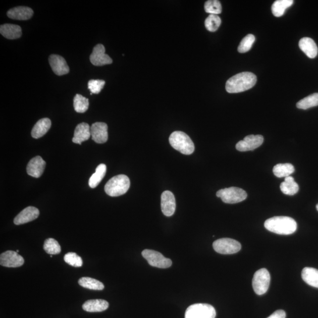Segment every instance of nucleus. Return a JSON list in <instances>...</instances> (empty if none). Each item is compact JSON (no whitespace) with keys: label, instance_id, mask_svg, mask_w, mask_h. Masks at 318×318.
I'll return each instance as SVG.
<instances>
[{"label":"nucleus","instance_id":"1","mask_svg":"<svg viewBox=\"0 0 318 318\" xmlns=\"http://www.w3.org/2000/svg\"><path fill=\"white\" fill-rule=\"evenodd\" d=\"M257 77L251 72H242L230 78L226 83L229 93H238L252 88L256 84Z\"/></svg>","mask_w":318,"mask_h":318},{"label":"nucleus","instance_id":"2","mask_svg":"<svg viewBox=\"0 0 318 318\" xmlns=\"http://www.w3.org/2000/svg\"><path fill=\"white\" fill-rule=\"evenodd\" d=\"M264 228L278 235H291L296 232L297 224L294 219L288 217H275L267 219Z\"/></svg>","mask_w":318,"mask_h":318},{"label":"nucleus","instance_id":"3","mask_svg":"<svg viewBox=\"0 0 318 318\" xmlns=\"http://www.w3.org/2000/svg\"><path fill=\"white\" fill-rule=\"evenodd\" d=\"M130 179L126 175H120L113 177L105 184L106 194L112 197H117L125 194L129 189Z\"/></svg>","mask_w":318,"mask_h":318},{"label":"nucleus","instance_id":"4","mask_svg":"<svg viewBox=\"0 0 318 318\" xmlns=\"http://www.w3.org/2000/svg\"><path fill=\"white\" fill-rule=\"evenodd\" d=\"M169 143L172 147L183 154L190 155L194 151V145L192 139L186 133L176 131L169 137Z\"/></svg>","mask_w":318,"mask_h":318},{"label":"nucleus","instance_id":"5","mask_svg":"<svg viewBox=\"0 0 318 318\" xmlns=\"http://www.w3.org/2000/svg\"><path fill=\"white\" fill-rule=\"evenodd\" d=\"M216 316L215 307L207 303L193 304L185 312V318H215Z\"/></svg>","mask_w":318,"mask_h":318},{"label":"nucleus","instance_id":"6","mask_svg":"<svg viewBox=\"0 0 318 318\" xmlns=\"http://www.w3.org/2000/svg\"><path fill=\"white\" fill-rule=\"evenodd\" d=\"M217 196L225 203L235 204L245 200L247 196L245 190L236 187L219 190Z\"/></svg>","mask_w":318,"mask_h":318},{"label":"nucleus","instance_id":"7","mask_svg":"<svg viewBox=\"0 0 318 318\" xmlns=\"http://www.w3.org/2000/svg\"><path fill=\"white\" fill-rule=\"evenodd\" d=\"M271 276L265 268H261L254 274L252 286L254 292L258 295H262L270 287Z\"/></svg>","mask_w":318,"mask_h":318},{"label":"nucleus","instance_id":"8","mask_svg":"<svg viewBox=\"0 0 318 318\" xmlns=\"http://www.w3.org/2000/svg\"><path fill=\"white\" fill-rule=\"evenodd\" d=\"M216 252L223 254L238 253L241 249V244L237 240L230 238L219 239L213 243Z\"/></svg>","mask_w":318,"mask_h":318},{"label":"nucleus","instance_id":"9","mask_svg":"<svg viewBox=\"0 0 318 318\" xmlns=\"http://www.w3.org/2000/svg\"><path fill=\"white\" fill-rule=\"evenodd\" d=\"M141 254L151 267L166 269L172 266V260L169 258L165 257L162 253L157 252V251L145 249Z\"/></svg>","mask_w":318,"mask_h":318},{"label":"nucleus","instance_id":"10","mask_svg":"<svg viewBox=\"0 0 318 318\" xmlns=\"http://www.w3.org/2000/svg\"><path fill=\"white\" fill-rule=\"evenodd\" d=\"M263 137L261 135L247 136L236 145V149L240 151H251L256 149L263 143Z\"/></svg>","mask_w":318,"mask_h":318},{"label":"nucleus","instance_id":"11","mask_svg":"<svg viewBox=\"0 0 318 318\" xmlns=\"http://www.w3.org/2000/svg\"><path fill=\"white\" fill-rule=\"evenodd\" d=\"M105 51L103 45L98 44L95 46L90 57L92 65L95 66H102L111 65L113 63L112 59L105 54Z\"/></svg>","mask_w":318,"mask_h":318},{"label":"nucleus","instance_id":"12","mask_svg":"<svg viewBox=\"0 0 318 318\" xmlns=\"http://www.w3.org/2000/svg\"><path fill=\"white\" fill-rule=\"evenodd\" d=\"M24 263L23 257L17 252L8 250L0 255V264L7 268H18Z\"/></svg>","mask_w":318,"mask_h":318},{"label":"nucleus","instance_id":"13","mask_svg":"<svg viewBox=\"0 0 318 318\" xmlns=\"http://www.w3.org/2000/svg\"><path fill=\"white\" fill-rule=\"evenodd\" d=\"M108 126L107 124L102 122H96L90 127L92 140L98 144H102L108 140Z\"/></svg>","mask_w":318,"mask_h":318},{"label":"nucleus","instance_id":"14","mask_svg":"<svg viewBox=\"0 0 318 318\" xmlns=\"http://www.w3.org/2000/svg\"><path fill=\"white\" fill-rule=\"evenodd\" d=\"M176 199L174 194L171 191L166 190L161 196V208L162 213L166 217H172L176 210Z\"/></svg>","mask_w":318,"mask_h":318},{"label":"nucleus","instance_id":"15","mask_svg":"<svg viewBox=\"0 0 318 318\" xmlns=\"http://www.w3.org/2000/svg\"><path fill=\"white\" fill-rule=\"evenodd\" d=\"M49 65L56 75L63 76L69 73V67L63 57L52 55L49 58Z\"/></svg>","mask_w":318,"mask_h":318},{"label":"nucleus","instance_id":"16","mask_svg":"<svg viewBox=\"0 0 318 318\" xmlns=\"http://www.w3.org/2000/svg\"><path fill=\"white\" fill-rule=\"evenodd\" d=\"M39 215H40V211L37 208L28 206L16 216L14 219V224L20 225L27 224L36 219L39 217Z\"/></svg>","mask_w":318,"mask_h":318},{"label":"nucleus","instance_id":"17","mask_svg":"<svg viewBox=\"0 0 318 318\" xmlns=\"http://www.w3.org/2000/svg\"><path fill=\"white\" fill-rule=\"evenodd\" d=\"M45 166V162L41 157H35L28 163L27 166V172L28 175L33 178H38L43 173Z\"/></svg>","mask_w":318,"mask_h":318},{"label":"nucleus","instance_id":"18","mask_svg":"<svg viewBox=\"0 0 318 318\" xmlns=\"http://www.w3.org/2000/svg\"><path fill=\"white\" fill-rule=\"evenodd\" d=\"M33 14V10L29 7L20 6L9 10L7 16L13 20H28L31 19Z\"/></svg>","mask_w":318,"mask_h":318},{"label":"nucleus","instance_id":"19","mask_svg":"<svg viewBox=\"0 0 318 318\" xmlns=\"http://www.w3.org/2000/svg\"><path fill=\"white\" fill-rule=\"evenodd\" d=\"M90 136V126L87 123H81L77 126L72 141L74 143L81 144L89 139Z\"/></svg>","mask_w":318,"mask_h":318},{"label":"nucleus","instance_id":"20","mask_svg":"<svg viewBox=\"0 0 318 318\" xmlns=\"http://www.w3.org/2000/svg\"><path fill=\"white\" fill-rule=\"evenodd\" d=\"M299 48L310 59L315 58L318 52L317 45L312 38L303 37L299 42Z\"/></svg>","mask_w":318,"mask_h":318},{"label":"nucleus","instance_id":"21","mask_svg":"<svg viewBox=\"0 0 318 318\" xmlns=\"http://www.w3.org/2000/svg\"><path fill=\"white\" fill-rule=\"evenodd\" d=\"M108 302L102 299H91L87 300L83 306V309L88 312H100L108 309Z\"/></svg>","mask_w":318,"mask_h":318},{"label":"nucleus","instance_id":"22","mask_svg":"<svg viewBox=\"0 0 318 318\" xmlns=\"http://www.w3.org/2000/svg\"><path fill=\"white\" fill-rule=\"evenodd\" d=\"M0 33L3 37L9 40H14L21 37L22 31L21 28L17 25L6 24L0 27Z\"/></svg>","mask_w":318,"mask_h":318},{"label":"nucleus","instance_id":"23","mask_svg":"<svg viewBox=\"0 0 318 318\" xmlns=\"http://www.w3.org/2000/svg\"><path fill=\"white\" fill-rule=\"evenodd\" d=\"M51 126V120L48 118L39 120L31 131V136L34 139H39L48 132Z\"/></svg>","mask_w":318,"mask_h":318},{"label":"nucleus","instance_id":"24","mask_svg":"<svg viewBox=\"0 0 318 318\" xmlns=\"http://www.w3.org/2000/svg\"><path fill=\"white\" fill-rule=\"evenodd\" d=\"M302 278L307 284L318 288V270L313 268L306 267L302 272Z\"/></svg>","mask_w":318,"mask_h":318},{"label":"nucleus","instance_id":"25","mask_svg":"<svg viewBox=\"0 0 318 318\" xmlns=\"http://www.w3.org/2000/svg\"><path fill=\"white\" fill-rule=\"evenodd\" d=\"M280 188L283 193L293 196L298 193L299 186L292 176L286 177L285 181L281 184Z\"/></svg>","mask_w":318,"mask_h":318},{"label":"nucleus","instance_id":"26","mask_svg":"<svg viewBox=\"0 0 318 318\" xmlns=\"http://www.w3.org/2000/svg\"><path fill=\"white\" fill-rule=\"evenodd\" d=\"M107 167L105 165L100 164L97 166L95 173L92 175L88 181V185L91 188H95L100 184L105 175Z\"/></svg>","mask_w":318,"mask_h":318},{"label":"nucleus","instance_id":"27","mask_svg":"<svg viewBox=\"0 0 318 318\" xmlns=\"http://www.w3.org/2000/svg\"><path fill=\"white\" fill-rule=\"evenodd\" d=\"M293 4V0H277L272 5V14L275 17H281L284 15L286 10L291 7Z\"/></svg>","mask_w":318,"mask_h":318},{"label":"nucleus","instance_id":"28","mask_svg":"<svg viewBox=\"0 0 318 318\" xmlns=\"http://www.w3.org/2000/svg\"><path fill=\"white\" fill-rule=\"evenodd\" d=\"M294 172V166L290 164H279L275 165L273 168L274 174L279 178L291 176Z\"/></svg>","mask_w":318,"mask_h":318},{"label":"nucleus","instance_id":"29","mask_svg":"<svg viewBox=\"0 0 318 318\" xmlns=\"http://www.w3.org/2000/svg\"><path fill=\"white\" fill-rule=\"evenodd\" d=\"M79 284L84 288L101 291L104 289V286L100 281L89 277L81 278L79 280Z\"/></svg>","mask_w":318,"mask_h":318},{"label":"nucleus","instance_id":"30","mask_svg":"<svg viewBox=\"0 0 318 318\" xmlns=\"http://www.w3.org/2000/svg\"><path fill=\"white\" fill-rule=\"evenodd\" d=\"M318 105V93H313L302 99L296 104V107L300 109L306 110Z\"/></svg>","mask_w":318,"mask_h":318},{"label":"nucleus","instance_id":"31","mask_svg":"<svg viewBox=\"0 0 318 318\" xmlns=\"http://www.w3.org/2000/svg\"><path fill=\"white\" fill-rule=\"evenodd\" d=\"M89 105L88 99L83 95L77 94L74 98V108L77 113H83L86 112Z\"/></svg>","mask_w":318,"mask_h":318},{"label":"nucleus","instance_id":"32","mask_svg":"<svg viewBox=\"0 0 318 318\" xmlns=\"http://www.w3.org/2000/svg\"><path fill=\"white\" fill-rule=\"evenodd\" d=\"M44 250L46 253L53 255V254H58L61 252V247L56 240L48 238L45 240Z\"/></svg>","mask_w":318,"mask_h":318},{"label":"nucleus","instance_id":"33","mask_svg":"<svg viewBox=\"0 0 318 318\" xmlns=\"http://www.w3.org/2000/svg\"><path fill=\"white\" fill-rule=\"evenodd\" d=\"M222 21L220 17L218 15L210 14L205 20V27L208 31L215 32L220 27Z\"/></svg>","mask_w":318,"mask_h":318},{"label":"nucleus","instance_id":"34","mask_svg":"<svg viewBox=\"0 0 318 318\" xmlns=\"http://www.w3.org/2000/svg\"><path fill=\"white\" fill-rule=\"evenodd\" d=\"M204 10L206 13L218 15L222 13V5L218 0H208L204 4Z\"/></svg>","mask_w":318,"mask_h":318},{"label":"nucleus","instance_id":"35","mask_svg":"<svg viewBox=\"0 0 318 318\" xmlns=\"http://www.w3.org/2000/svg\"><path fill=\"white\" fill-rule=\"evenodd\" d=\"M255 41V37L253 34H248L242 39L239 45L238 50L240 53L249 51Z\"/></svg>","mask_w":318,"mask_h":318},{"label":"nucleus","instance_id":"36","mask_svg":"<svg viewBox=\"0 0 318 318\" xmlns=\"http://www.w3.org/2000/svg\"><path fill=\"white\" fill-rule=\"evenodd\" d=\"M64 260L67 264L73 267L79 268L82 267L83 260L81 257L76 253L69 252L65 254Z\"/></svg>","mask_w":318,"mask_h":318},{"label":"nucleus","instance_id":"37","mask_svg":"<svg viewBox=\"0 0 318 318\" xmlns=\"http://www.w3.org/2000/svg\"><path fill=\"white\" fill-rule=\"evenodd\" d=\"M105 81L102 80H91L88 81V88L93 94H98L103 88Z\"/></svg>","mask_w":318,"mask_h":318},{"label":"nucleus","instance_id":"38","mask_svg":"<svg viewBox=\"0 0 318 318\" xmlns=\"http://www.w3.org/2000/svg\"><path fill=\"white\" fill-rule=\"evenodd\" d=\"M286 312L283 310H276L275 312L267 318H285Z\"/></svg>","mask_w":318,"mask_h":318},{"label":"nucleus","instance_id":"39","mask_svg":"<svg viewBox=\"0 0 318 318\" xmlns=\"http://www.w3.org/2000/svg\"><path fill=\"white\" fill-rule=\"evenodd\" d=\"M316 207L317 210L318 211V203L317 204Z\"/></svg>","mask_w":318,"mask_h":318},{"label":"nucleus","instance_id":"40","mask_svg":"<svg viewBox=\"0 0 318 318\" xmlns=\"http://www.w3.org/2000/svg\"><path fill=\"white\" fill-rule=\"evenodd\" d=\"M16 252H17V253H19V250H17L16 251Z\"/></svg>","mask_w":318,"mask_h":318}]
</instances>
